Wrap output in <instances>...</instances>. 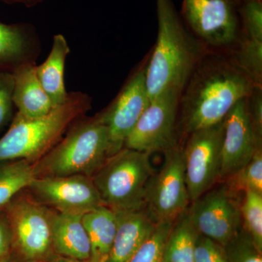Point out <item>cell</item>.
<instances>
[{
  "label": "cell",
  "mask_w": 262,
  "mask_h": 262,
  "mask_svg": "<svg viewBox=\"0 0 262 262\" xmlns=\"http://www.w3.org/2000/svg\"><path fill=\"white\" fill-rule=\"evenodd\" d=\"M257 85L227 55L206 52L189 76L179 98V142L194 131L216 125L237 101Z\"/></svg>",
  "instance_id": "obj_1"
},
{
  "label": "cell",
  "mask_w": 262,
  "mask_h": 262,
  "mask_svg": "<svg viewBox=\"0 0 262 262\" xmlns=\"http://www.w3.org/2000/svg\"><path fill=\"white\" fill-rule=\"evenodd\" d=\"M158 33L151 51L146 86L150 101L164 91L182 92L206 50L186 27L173 0H156Z\"/></svg>",
  "instance_id": "obj_2"
},
{
  "label": "cell",
  "mask_w": 262,
  "mask_h": 262,
  "mask_svg": "<svg viewBox=\"0 0 262 262\" xmlns=\"http://www.w3.org/2000/svg\"><path fill=\"white\" fill-rule=\"evenodd\" d=\"M92 106L84 93H69L63 104L39 117H13L9 129L0 139V163L26 160L36 162L56 146L67 130Z\"/></svg>",
  "instance_id": "obj_3"
},
{
  "label": "cell",
  "mask_w": 262,
  "mask_h": 262,
  "mask_svg": "<svg viewBox=\"0 0 262 262\" xmlns=\"http://www.w3.org/2000/svg\"><path fill=\"white\" fill-rule=\"evenodd\" d=\"M110 157L108 127L99 115L80 117L56 146L35 162L38 177H92Z\"/></svg>",
  "instance_id": "obj_4"
},
{
  "label": "cell",
  "mask_w": 262,
  "mask_h": 262,
  "mask_svg": "<svg viewBox=\"0 0 262 262\" xmlns=\"http://www.w3.org/2000/svg\"><path fill=\"white\" fill-rule=\"evenodd\" d=\"M150 154L122 147L92 177L103 206L113 211L145 208L146 185L154 173Z\"/></svg>",
  "instance_id": "obj_5"
},
{
  "label": "cell",
  "mask_w": 262,
  "mask_h": 262,
  "mask_svg": "<svg viewBox=\"0 0 262 262\" xmlns=\"http://www.w3.org/2000/svg\"><path fill=\"white\" fill-rule=\"evenodd\" d=\"M22 191L3 208L11 231L13 252L24 262H45L53 255L55 210Z\"/></svg>",
  "instance_id": "obj_6"
},
{
  "label": "cell",
  "mask_w": 262,
  "mask_h": 262,
  "mask_svg": "<svg viewBox=\"0 0 262 262\" xmlns=\"http://www.w3.org/2000/svg\"><path fill=\"white\" fill-rule=\"evenodd\" d=\"M180 15L206 51L229 56L241 40L233 0H183Z\"/></svg>",
  "instance_id": "obj_7"
},
{
  "label": "cell",
  "mask_w": 262,
  "mask_h": 262,
  "mask_svg": "<svg viewBox=\"0 0 262 262\" xmlns=\"http://www.w3.org/2000/svg\"><path fill=\"white\" fill-rule=\"evenodd\" d=\"M164 155L161 168L154 172L146 188L145 209L156 223L174 222L191 203L186 184L182 143Z\"/></svg>",
  "instance_id": "obj_8"
},
{
  "label": "cell",
  "mask_w": 262,
  "mask_h": 262,
  "mask_svg": "<svg viewBox=\"0 0 262 262\" xmlns=\"http://www.w3.org/2000/svg\"><path fill=\"white\" fill-rule=\"evenodd\" d=\"M241 200L223 182L192 202L188 215L198 234L225 247L242 228Z\"/></svg>",
  "instance_id": "obj_9"
},
{
  "label": "cell",
  "mask_w": 262,
  "mask_h": 262,
  "mask_svg": "<svg viewBox=\"0 0 262 262\" xmlns=\"http://www.w3.org/2000/svg\"><path fill=\"white\" fill-rule=\"evenodd\" d=\"M181 91L169 89L150 101L125 139L123 147L151 155L165 152L179 142L177 119Z\"/></svg>",
  "instance_id": "obj_10"
},
{
  "label": "cell",
  "mask_w": 262,
  "mask_h": 262,
  "mask_svg": "<svg viewBox=\"0 0 262 262\" xmlns=\"http://www.w3.org/2000/svg\"><path fill=\"white\" fill-rule=\"evenodd\" d=\"M223 121L191 133L183 145L186 184L191 203L220 181Z\"/></svg>",
  "instance_id": "obj_11"
},
{
  "label": "cell",
  "mask_w": 262,
  "mask_h": 262,
  "mask_svg": "<svg viewBox=\"0 0 262 262\" xmlns=\"http://www.w3.org/2000/svg\"><path fill=\"white\" fill-rule=\"evenodd\" d=\"M151 51L133 71L113 102L98 113L108 127L110 157L124 146L125 139L149 106L146 70Z\"/></svg>",
  "instance_id": "obj_12"
},
{
  "label": "cell",
  "mask_w": 262,
  "mask_h": 262,
  "mask_svg": "<svg viewBox=\"0 0 262 262\" xmlns=\"http://www.w3.org/2000/svg\"><path fill=\"white\" fill-rule=\"evenodd\" d=\"M38 202L57 212L83 215L103 206L92 177H38L26 189Z\"/></svg>",
  "instance_id": "obj_13"
},
{
  "label": "cell",
  "mask_w": 262,
  "mask_h": 262,
  "mask_svg": "<svg viewBox=\"0 0 262 262\" xmlns=\"http://www.w3.org/2000/svg\"><path fill=\"white\" fill-rule=\"evenodd\" d=\"M248 97L237 101L223 120L220 181L243 168L258 149H262L251 126Z\"/></svg>",
  "instance_id": "obj_14"
},
{
  "label": "cell",
  "mask_w": 262,
  "mask_h": 262,
  "mask_svg": "<svg viewBox=\"0 0 262 262\" xmlns=\"http://www.w3.org/2000/svg\"><path fill=\"white\" fill-rule=\"evenodd\" d=\"M41 50L40 39L32 24L0 21V71L13 73L21 66L36 63Z\"/></svg>",
  "instance_id": "obj_15"
},
{
  "label": "cell",
  "mask_w": 262,
  "mask_h": 262,
  "mask_svg": "<svg viewBox=\"0 0 262 262\" xmlns=\"http://www.w3.org/2000/svg\"><path fill=\"white\" fill-rule=\"evenodd\" d=\"M116 213L117 232L106 262H129L152 233L158 223L145 208Z\"/></svg>",
  "instance_id": "obj_16"
},
{
  "label": "cell",
  "mask_w": 262,
  "mask_h": 262,
  "mask_svg": "<svg viewBox=\"0 0 262 262\" xmlns=\"http://www.w3.org/2000/svg\"><path fill=\"white\" fill-rule=\"evenodd\" d=\"M82 215L54 211L52 221V244L54 253L75 259H91V243Z\"/></svg>",
  "instance_id": "obj_17"
},
{
  "label": "cell",
  "mask_w": 262,
  "mask_h": 262,
  "mask_svg": "<svg viewBox=\"0 0 262 262\" xmlns=\"http://www.w3.org/2000/svg\"><path fill=\"white\" fill-rule=\"evenodd\" d=\"M36 65L24 64L13 72V104L19 114L30 118L44 116L55 108L38 80Z\"/></svg>",
  "instance_id": "obj_18"
},
{
  "label": "cell",
  "mask_w": 262,
  "mask_h": 262,
  "mask_svg": "<svg viewBox=\"0 0 262 262\" xmlns=\"http://www.w3.org/2000/svg\"><path fill=\"white\" fill-rule=\"evenodd\" d=\"M70 48L67 39L61 34L53 37L51 51L42 64L36 65L38 80L51 100L53 107L63 104L67 100L64 71Z\"/></svg>",
  "instance_id": "obj_19"
},
{
  "label": "cell",
  "mask_w": 262,
  "mask_h": 262,
  "mask_svg": "<svg viewBox=\"0 0 262 262\" xmlns=\"http://www.w3.org/2000/svg\"><path fill=\"white\" fill-rule=\"evenodd\" d=\"M91 243V262H106L117 228L116 212L106 206H98L82 215Z\"/></svg>",
  "instance_id": "obj_20"
},
{
  "label": "cell",
  "mask_w": 262,
  "mask_h": 262,
  "mask_svg": "<svg viewBox=\"0 0 262 262\" xmlns=\"http://www.w3.org/2000/svg\"><path fill=\"white\" fill-rule=\"evenodd\" d=\"M198 234L187 209L173 222L164 248L163 262H194Z\"/></svg>",
  "instance_id": "obj_21"
},
{
  "label": "cell",
  "mask_w": 262,
  "mask_h": 262,
  "mask_svg": "<svg viewBox=\"0 0 262 262\" xmlns=\"http://www.w3.org/2000/svg\"><path fill=\"white\" fill-rule=\"evenodd\" d=\"M36 178L35 162L18 160L0 163V210Z\"/></svg>",
  "instance_id": "obj_22"
},
{
  "label": "cell",
  "mask_w": 262,
  "mask_h": 262,
  "mask_svg": "<svg viewBox=\"0 0 262 262\" xmlns=\"http://www.w3.org/2000/svg\"><path fill=\"white\" fill-rule=\"evenodd\" d=\"M228 56L255 84L262 86V41L241 39Z\"/></svg>",
  "instance_id": "obj_23"
},
{
  "label": "cell",
  "mask_w": 262,
  "mask_h": 262,
  "mask_svg": "<svg viewBox=\"0 0 262 262\" xmlns=\"http://www.w3.org/2000/svg\"><path fill=\"white\" fill-rule=\"evenodd\" d=\"M223 182L239 194L252 191L262 194V149H258L252 159Z\"/></svg>",
  "instance_id": "obj_24"
},
{
  "label": "cell",
  "mask_w": 262,
  "mask_h": 262,
  "mask_svg": "<svg viewBox=\"0 0 262 262\" xmlns=\"http://www.w3.org/2000/svg\"><path fill=\"white\" fill-rule=\"evenodd\" d=\"M242 228L262 252V194L246 191L241 203Z\"/></svg>",
  "instance_id": "obj_25"
},
{
  "label": "cell",
  "mask_w": 262,
  "mask_h": 262,
  "mask_svg": "<svg viewBox=\"0 0 262 262\" xmlns=\"http://www.w3.org/2000/svg\"><path fill=\"white\" fill-rule=\"evenodd\" d=\"M238 15L241 39L262 41V0H233Z\"/></svg>",
  "instance_id": "obj_26"
},
{
  "label": "cell",
  "mask_w": 262,
  "mask_h": 262,
  "mask_svg": "<svg viewBox=\"0 0 262 262\" xmlns=\"http://www.w3.org/2000/svg\"><path fill=\"white\" fill-rule=\"evenodd\" d=\"M173 222L157 224L152 233L141 245L129 262H163L164 248Z\"/></svg>",
  "instance_id": "obj_27"
},
{
  "label": "cell",
  "mask_w": 262,
  "mask_h": 262,
  "mask_svg": "<svg viewBox=\"0 0 262 262\" xmlns=\"http://www.w3.org/2000/svg\"><path fill=\"white\" fill-rule=\"evenodd\" d=\"M225 248L228 262H262L261 251L243 228Z\"/></svg>",
  "instance_id": "obj_28"
},
{
  "label": "cell",
  "mask_w": 262,
  "mask_h": 262,
  "mask_svg": "<svg viewBox=\"0 0 262 262\" xmlns=\"http://www.w3.org/2000/svg\"><path fill=\"white\" fill-rule=\"evenodd\" d=\"M14 77L11 72L0 71V131L13 118Z\"/></svg>",
  "instance_id": "obj_29"
},
{
  "label": "cell",
  "mask_w": 262,
  "mask_h": 262,
  "mask_svg": "<svg viewBox=\"0 0 262 262\" xmlns=\"http://www.w3.org/2000/svg\"><path fill=\"white\" fill-rule=\"evenodd\" d=\"M194 262H228V258L223 246L198 234L194 246Z\"/></svg>",
  "instance_id": "obj_30"
},
{
  "label": "cell",
  "mask_w": 262,
  "mask_h": 262,
  "mask_svg": "<svg viewBox=\"0 0 262 262\" xmlns=\"http://www.w3.org/2000/svg\"><path fill=\"white\" fill-rule=\"evenodd\" d=\"M248 112L258 145L262 146V86L255 85L248 97Z\"/></svg>",
  "instance_id": "obj_31"
},
{
  "label": "cell",
  "mask_w": 262,
  "mask_h": 262,
  "mask_svg": "<svg viewBox=\"0 0 262 262\" xmlns=\"http://www.w3.org/2000/svg\"><path fill=\"white\" fill-rule=\"evenodd\" d=\"M11 231L4 212L0 210V262H4L13 255Z\"/></svg>",
  "instance_id": "obj_32"
},
{
  "label": "cell",
  "mask_w": 262,
  "mask_h": 262,
  "mask_svg": "<svg viewBox=\"0 0 262 262\" xmlns=\"http://www.w3.org/2000/svg\"><path fill=\"white\" fill-rule=\"evenodd\" d=\"M45 1L46 0H1L7 5H21L28 8L37 6Z\"/></svg>",
  "instance_id": "obj_33"
},
{
  "label": "cell",
  "mask_w": 262,
  "mask_h": 262,
  "mask_svg": "<svg viewBox=\"0 0 262 262\" xmlns=\"http://www.w3.org/2000/svg\"><path fill=\"white\" fill-rule=\"evenodd\" d=\"M45 262H91L90 260H80L75 258H67L53 253Z\"/></svg>",
  "instance_id": "obj_34"
},
{
  "label": "cell",
  "mask_w": 262,
  "mask_h": 262,
  "mask_svg": "<svg viewBox=\"0 0 262 262\" xmlns=\"http://www.w3.org/2000/svg\"><path fill=\"white\" fill-rule=\"evenodd\" d=\"M4 262H24L21 258L18 257L15 253H13L11 256L8 260Z\"/></svg>",
  "instance_id": "obj_35"
},
{
  "label": "cell",
  "mask_w": 262,
  "mask_h": 262,
  "mask_svg": "<svg viewBox=\"0 0 262 262\" xmlns=\"http://www.w3.org/2000/svg\"><path fill=\"white\" fill-rule=\"evenodd\" d=\"M0 1H1V0H0Z\"/></svg>",
  "instance_id": "obj_36"
}]
</instances>
